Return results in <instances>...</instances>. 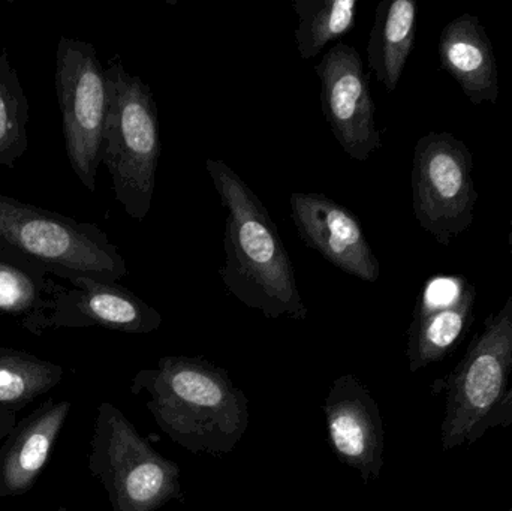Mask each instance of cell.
Masks as SVG:
<instances>
[{"mask_svg": "<svg viewBox=\"0 0 512 511\" xmlns=\"http://www.w3.org/2000/svg\"><path fill=\"white\" fill-rule=\"evenodd\" d=\"M171 441L194 455H228L249 428V399L227 369L203 357L164 356L129 386Z\"/></svg>", "mask_w": 512, "mask_h": 511, "instance_id": "obj_1", "label": "cell"}, {"mask_svg": "<svg viewBox=\"0 0 512 511\" xmlns=\"http://www.w3.org/2000/svg\"><path fill=\"white\" fill-rule=\"evenodd\" d=\"M206 167L228 210L225 264L219 270L228 293L265 318L306 320L309 311L298 290L294 264L270 213L230 165L207 159Z\"/></svg>", "mask_w": 512, "mask_h": 511, "instance_id": "obj_2", "label": "cell"}, {"mask_svg": "<svg viewBox=\"0 0 512 511\" xmlns=\"http://www.w3.org/2000/svg\"><path fill=\"white\" fill-rule=\"evenodd\" d=\"M0 257L53 278L117 282L128 275L119 248L96 224L0 194Z\"/></svg>", "mask_w": 512, "mask_h": 511, "instance_id": "obj_3", "label": "cell"}, {"mask_svg": "<svg viewBox=\"0 0 512 511\" xmlns=\"http://www.w3.org/2000/svg\"><path fill=\"white\" fill-rule=\"evenodd\" d=\"M108 104L102 164L110 171L114 195L126 215L144 221L152 207L161 158V126L152 89L126 71L119 57L108 63Z\"/></svg>", "mask_w": 512, "mask_h": 511, "instance_id": "obj_4", "label": "cell"}, {"mask_svg": "<svg viewBox=\"0 0 512 511\" xmlns=\"http://www.w3.org/2000/svg\"><path fill=\"white\" fill-rule=\"evenodd\" d=\"M87 465L113 511H158L183 500L179 465L159 455L110 402L98 407Z\"/></svg>", "mask_w": 512, "mask_h": 511, "instance_id": "obj_5", "label": "cell"}, {"mask_svg": "<svg viewBox=\"0 0 512 511\" xmlns=\"http://www.w3.org/2000/svg\"><path fill=\"white\" fill-rule=\"evenodd\" d=\"M511 372L512 296L486 318L483 330L445 380L447 407L441 426L445 452L481 440V425L504 398Z\"/></svg>", "mask_w": 512, "mask_h": 511, "instance_id": "obj_6", "label": "cell"}, {"mask_svg": "<svg viewBox=\"0 0 512 511\" xmlns=\"http://www.w3.org/2000/svg\"><path fill=\"white\" fill-rule=\"evenodd\" d=\"M66 155L84 188L96 191L110 90L95 45L62 36L54 72Z\"/></svg>", "mask_w": 512, "mask_h": 511, "instance_id": "obj_7", "label": "cell"}, {"mask_svg": "<svg viewBox=\"0 0 512 511\" xmlns=\"http://www.w3.org/2000/svg\"><path fill=\"white\" fill-rule=\"evenodd\" d=\"M415 218L436 242L448 246L471 228L478 192L474 158L450 132H429L415 144L412 161Z\"/></svg>", "mask_w": 512, "mask_h": 511, "instance_id": "obj_8", "label": "cell"}, {"mask_svg": "<svg viewBox=\"0 0 512 511\" xmlns=\"http://www.w3.org/2000/svg\"><path fill=\"white\" fill-rule=\"evenodd\" d=\"M321 105L331 134L346 155L364 162L381 149L376 104L357 48L337 42L315 66Z\"/></svg>", "mask_w": 512, "mask_h": 511, "instance_id": "obj_9", "label": "cell"}, {"mask_svg": "<svg viewBox=\"0 0 512 511\" xmlns=\"http://www.w3.org/2000/svg\"><path fill=\"white\" fill-rule=\"evenodd\" d=\"M51 282L48 330L102 327L128 335H149L162 326L161 312L117 282L89 278Z\"/></svg>", "mask_w": 512, "mask_h": 511, "instance_id": "obj_10", "label": "cell"}, {"mask_svg": "<svg viewBox=\"0 0 512 511\" xmlns=\"http://www.w3.org/2000/svg\"><path fill=\"white\" fill-rule=\"evenodd\" d=\"M328 440L340 462L366 485L381 477L385 431L378 402L355 375L337 377L324 402Z\"/></svg>", "mask_w": 512, "mask_h": 511, "instance_id": "obj_11", "label": "cell"}, {"mask_svg": "<svg viewBox=\"0 0 512 511\" xmlns=\"http://www.w3.org/2000/svg\"><path fill=\"white\" fill-rule=\"evenodd\" d=\"M292 221L304 245L363 282H376L381 264L357 216L321 192H292Z\"/></svg>", "mask_w": 512, "mask_h": 511, "instance_id": "obj_12", "label": "cell"}, {"mask_svg": "<svg viewBox=\"0 0 512 511\" xmlns=\"http://www.w3.org/2000/svg\"><path fill=\"white\" fill-rule=\"evenodd\" d=\"M477 288L463 276L429 279L418 296L408 332L409 371L418 372L444 360L474 320Z\"/></svg>", "mask_w": 512, "mask_h": 511, "instance_id": "obj_13", "label": "cell"}, {"mask_svg": "<svg viewBox=\"0 0 512 511\" xmlns=\"http://www.w3.org/2000/svg\"><path fill=\"white\" fill-rule=\"evenodd\" d=\"M71 410V402L48 398L17 422L0 444V498L21 497L35 488Z\"/></svg>", "mask_w": 512, "mask_h": 511, "instance_id": "obj_14", "label": "cell"}, {"mask_svg": "<svg viewBox=\"0 0 512 511\" xmlns=\"http://www.w3.org/2000/svg\"><path fill=\"white\" fill-rule=\"evenodd\" d=\"M442 68L457 81L474 105L499 99V72L495 50L480 18L463 12L444 27L439 36Z\"/></svg>", "mask_w": 512, "mask_h": 511, "instance_id": "obj_15", "label": "cell"}, {"mask_svg": "<svg viewBox=\"0 0 512 511\" xmlns=\"http://www.w3.org/2000/svg\"><path fill=\"white\" fill-rule=\"evenodd\" d=\"M417 3L414 0H382L367 42L370 71L388 92L399 86L417 36Z\"/></svg>", "mask_w": 512, "mask_h": 511, "instance_id": "obj_16", "label": "cell"}, {"mask_svg": "<svg viewBox=\"0 0 512 511\" xmlns=\"http://www.w3.org/2000/svg\"><path fill=\"white\" fill-rule=\"evenodd\" d=\"M53 279L42 270L0 257V315L15 318L32 335H44L53 309Z\"/></svg>", "mask_w": 512, "mask_h": 511, "instance_id": "obj_17", "label": "cell"}, {"mask_svg": "<svg viewBox=\"0 0 512 511\" xmlns=\"http://www.w3.org/2000/svg\"><path fill=\"white\" fill-rule=\"evenodd\" d=\"M62 366L35 354L0 348V410L17 414L62 383Z\"/></svg>", "mask_w": 512, "mask_h": 511, "instance_id": "obj_18", "label": "cell"}, {"mask_svg": "<svg viewBox=\"0 0 512 511\" xmlns=\"http://www.w3.org/2000/svg\"><path fill=\"white\" fill-rule=\"evenodd\" d=\"M292 9L298 17L294 32L298 53L301 59L312 60L354 29L358 0H295Z\"/></svg>", "mask_w": 512, "mask_h": 511, "instance_id": "obj_19", "label": "cell"}, {"mask_svg": "<svg viewBox=\"0 0 512 511\" xmlns=\"http://www.w3.org/2000/svg\"><path fill=\"white\" fill-rule=\"evenodd\" d=\"M29 101L17 69L0 51V165L14 168L29 147Z\"/></svg>", "mask_w": 512, "mask_h": 511, "instance_id": "obj_20", "label": "cell"}, {"mask_svg": "<svg viewBox=\"0 0 512 511\" xmlns=\"http://www.w3.org/2000/svg\"><path fill=\"white\" fill-rule=\"evenodd\" d=\"M512 426V386L508 387L504 398L490 411L480 428V437L493 428H510Z\"/></svg>", "mask_w": 512, "mask_h": 511, "instance_id": "obj_21", "label": "cell"}, {"mask_svg": "<svg viewBox=\"0 0 512 511\" xmlns=\"http://www.w3.org/2000/svg\"><path fill=\"white\" fill-rule=\"evenodd\" d=\"M15 425H17V414L12 411L0 410V444L8 437Z\"/></svg>", "mask_w": 512, "mask_h": 511, "instance_id": "obj_22", "label": "cell"}, {"mask_svg": "<svg viewBox=\"0 0 512 511\" xmlns=\"http://www.w3.org/2000/svg\"><path fill=\"white\" fill-rule=\"evenodd\" d=\"M508 245H510V252L512 254V216L510 222V234H508Z\"/></svg>", "mask_w": 512, "mask_h": 511, "instance_id": "obj_23", "label": "cell"}, {"mask_svg": "<svg viewBox=\"0 0 512 511\" xmlns=\"http://www.w3.org/2000/svg\"><path fill=\"white\" fill-rule=\"evenodd\" d=\"M56 511H69V510L66 509V507L60 506V507H57Z\"/></svg>", "mask_w": 512, "mask_h": 511, "instance_id": "obj_24", "label": "cell"}, {"mask_svg": "<svg viewBox=\"0 0 512 511\" xmlns=\"http://www.w3.org/2000/svg\"><path fill=\"white\" fill-rule=\"evenodd\" d=\"M508 511H512V507H511V509H510V510H508Z\"/></svg>", "mask_w": 512, "mask_h": 511, "instance_id": "obj_25", "label": "cell"}]
</instances>
